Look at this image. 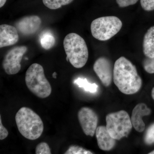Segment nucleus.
<instances>
[{"label": "nucleus", "mask_w": 154, "mask_h": 154, "mask_svg": "<svg viewBox=\"0 0 154 154\" xmlns=\"http://www.w3.org/2000/svg\"><path fill=\"white\" fill-rule=\"evenodd\" d=\"M74 83L76 84L80 88H82L86 92L91 93H96L98 91V86L95 83L91 84L89 83L86 79L79 78L74 81Z\"/></svg>", "instance_id": "nucleus-16"}, {"label": "nucleus", "mask_w": 154, "mask_h": 154, "mask_svg": "<svg viewBox=\"0 0 154 154\" xmlns=\"http://www.w3.org/2000/svg\"><path fill=\"white\" fill-rule=\"evenodd\" d=\"M138 1L139 0H116V2L119 7L125 8L135 5Z\"/></svg>", "instance_id": "nucleus-23"}, {"label": "nucleus", "mask_w": 154, "mask_h": 154, "mask_svg": "<svg viewBox=\"0 0 154 154\" xmlns=\"http://www.w3.org/2000/svg\"><path fill=\"white\" fill-rule=\"evenodd\" d=\"M8 130L3 126L1 116H0V140H3L5 139L8 135Z\"/></svg>", "instance_id": "nucleus-24"}, {"label": "nucleus", "mask_w": 154, "mask_h": 154, "mask_svg": "<svg viewBox=\"0 0 154 154\" xmlns=\"http://www.w3.org/2000/svg\"><path fill=\"white\" fill-rule=\"evenodd\" d=\"M143 48L146 57L154 58V26L149 28L145 34Z\"/></svg>", "instance_id": "nucleus-14"}, {"label": "nucleus", "mask_w": 154, "mask_h": 154, "mask_svg": "<svg viewBox=\"0 0 154 154\" xmlns=\"http://www.w3.org/2000/svg\"><path fill=\"white\" fill-rule=\"evenodd\" d=\"M96 134L98 145L101 149L109 151L114 147L116 140L110 135L106 126L98 127Z\"/></svg>", "instance_id": "nucleus-13"}, {"label": "nucleus", "mask_w": 154, "mask_h": 154, "mask_svg": "<svg viewBox=\"0 0 154 154\" xmlns=\"http://www.w3.org/2000/svg\"><path fill=\"white\" fill-rule=\"evenodd\" d=\"M113 69L110 61L107 58L100 57L95 61L94 70L103 85L108 87L113 79Z\"/></svg>", "instance_id": "nucleus-9"}, {"label": "nucleus", "mask_w": 154, "mask_h": 154, "mask_svg": "<svg viewBox=\"0 0 154 154\" xmlns=\"http://www.w3.org/2000/svg\"><path fill=\"white\" fill-rule=\"evenodd\" d=\"M140 4L144 11H150L154 10V0H140Z\"/></svg>", "instance_id": "nucleus-22"}, {"label": "nucleus", "mask_w": 154, "mask_h": 154, "mask_svg": "<svg viewBox=\"0 0 154 154\" xmlns=\"http://www.w3.org/2000/svg\"><path fill=\"white\" fill-rule=\"evenodd\" d=\"M41 19L35 15L23 17L16 23V28L21 34L25 36L33 35L40 28Z\"/></svg>", "instance_id": "nucleus-10"}, {"label": "nucleus", "mask_w": 154, "mask_h": 154, "mask_svg": "<svg viewBox=\"0 0 154 154\" xmlns=\"http://www.w3.org/2000/svg\"><path fill=\"white\" fill-rule=\"evenodd\" d=\"M149 154H154V150L153 151L150 152V153H149Z\"/></svg>", "instance_id": "nucleus-28"}, {"label": "nucleus", "mask_w": 154, "mask_h": 154, "mask_svg": "<svg viewBox=\"0 0 154 154\" xmlns=\"http://www.w3.org/2000/svg\"><path fill=\"white\" fill-rule=\"evenodd\" d=\"M57 75V73L56 72H54L52 74V76L53 77V78H54V79H56Z\"/></svg>", "instance_id": "nucleus-26"}, {"label": "nucleus", "mask_w": 154, "mask_h": 154, "mask_svg": "<svg viewBox=\"0 0 154 154\" xmlns=\"http://www.w3.org/2000/svg\"><path fill=\"white\" fill-rule=\"evenodd\" d=\"M144 142L146 144L154 143V123L147 130L144 136Z\"/></svg>", "instance_id": "nucleus-19"}, {"label": "nucleus", "mask_w": 154, "mask_h": 154, "mask_svg": "<svg viewBox=\"0 0 154 154\" xmlns=\"http://www.w3.org/2000/svg\"><path fill=\"white\" fill-rule=\"evenodd\" d=\"M25 80L28 89L38 98L44 99L51 94L52 88L41 65L35 63L30 65L26 71Z\"/></svg>", "instance_id": "nucleus-4"}, {"label": "nucleus", "mask_w": 154, "mask_h": 154, "mask_svg": "<svg viewBox=\"0 0 154 154\" xmlns=\"http://www.w3.org/2000/svg\"><path fill=\"white\" fill-rule=\"evenodd\" d=\"M7 0H0V8H2L5 5Z\"/></svg>", "instance_id": "nucleus-25"}, {"label": "nucleus", "mask_w": 154, "mask_h": 154, "mask_svg": "<svg viewBox=\"0 0 154 154\" xmlns=\"http://www.w3.org/2000/svg\"><path fill=\"white\" fill-rule=\"evenodd\" d=\"M15 120L19 132L27 139L35 140L43 132L44 125L41 118L29 107H21L16 114Z\"/></svg>", "instance_id": "nucleus-2"}, {"label": "nucleus", "mask_w": 154, "mask_h": 154, "mask_svg": "<svg viewBox=\"0 0 154 154\" xmlns=\"http://www.w3.org/2000/svg\"><path fill=\"white\" fill-rule=\"evenodd\" d=\"M143 65L146 72L150 74L154 73V58L146 57L143 61Z\"/></svg>", "instance_id": "nucleus-20"}, {"label": "nucleus", "mask_w": 154, "mask_h": 154, "mask_svg": "<svg viewBox=\"0 0 154 154\" xmlns=\"http://www.w3.org/2000/svg\"><path fill=\"white\" fill-rule=\"evenodd\" d=\"M151 112L150 109L144 103L137 104L134 108L131 119L133 126L138 132H142L144 130L145 125L143 117L149 115Z\"/></svg>", "instance_id": "nucleus-12"}, {"label": "nucleus", "mask_w": 154, "mask_h": 154, "mask_svg": "<svg viewBox=\"0 0 154 154\" xmlns=\"http://www.w3.org/2000/svg\"><path fill=\"white\" fill-rule=\"evenodd\" d=\"M106 121V127L108 132L117 140L127 137L132 129L131 119L128 113L125 110L107 114Z\"/></svg>", "instance_id": "nucleus-6"}, {"label": "nucleus", "mask_w": 154, "mask_h": 154, "mask_svg": "<svg viewBox=\"0 0 154 154\" xmlns=\"http://www.w3.org/2000/svg\"><path fill=\"white\" fill-rule=\"evenodd\" d=\"M113 80L119 90L127 95L137 93L142 85L135 66L124 57L119 58L114 63Z\"/></svg>", "instance_id": "nucleus-1"}, {"label": "nucleus", "mask_w": 154, "mask_h": 154, "mask_svg": "<svg viewBox=\"0 0 154 154\" xmlns=\"http://www.w3.org/2000/svg\"><path fill=\"white\" fill-rule=\"evenodd\" d=\"M74 0H42L45 7L51 10H56L62 6L71 4Z\"/></svg>", "instance_id": "nucleus-17"}, {"label": "nucleus", "mask_w": 154, "mask_h": 154, "mask_svg": "<svg viewBox=\"0 0 154 154\" xmlns=\"http://www.w3.org/2000/svg\"><path fill=\"white\" fill-rule=\"evenodd\" d=\"M19 40V35L17 28L12 25H0V48L14 45Z\"/></svg>", "instance_id": "nucleus-11"}, {"label": "nucleus", "mask_w": 154, "mask_h": 154, "mask_svg": "<svg viewBox=\"0 0 154 154\" xmlns=\"http://www.w3.org/2000/svg\"><path fill=\"white\" fill-rule=\"evenodd\" d=\"M152 99L154 100V88H153L152 91Z\"/></svg>", "instance_id": "nucleus-27"}, {"label": "nucleus", "mask_w": 154, "mask_h": 154, "mask_svg": "<svg viewBox=\"0 0 154 154\" xmlns=\"http://www.w3.org/2000/svg\"><path fill=\"white\" fill-rule=\"evenodd\" d=\"M66 60L76 68L85 65L88 59V46L84 38L77 33L67 34L63 40Z\"/></svg>", "instance_id": "nucleus-3"}, {"label": "nucleus", "mask_w": 154, "mask_h": 154, "mask_svg": "<svg viewBox=\"0 0 154 154\" xmlns=\"http://www.w3.org/2000/svg\"><path fill=\"white\" fill-rule=\"evenodd\" d=\"M78 116L85 134L94 136L97 129L99 119L96 112L89 107H83L79 110Z\"/></svg>", "instance_id": "nucleus-8"}, {"label": "nucleus", "mask_w": 154, "mask_h": 154, "mask_svg": "<svg viewBox=\"0 0 154 154\" xmlns=\"http://www.w3.org/2000/svg\"><path fill=\"white\" fill-rule=\"evenodd\" d=\"M27 50L25 46H16L6 53L3 60L2 66L7 74L15 75L20 71L21 61Z\"/></svg>", "instance_id": "nucleus-7"}, {"label": "nucleus", "mask_w": 154, "mask_h": 154, "mask_svg": "<svg viewBox=\"0 0 154 154\" xmlns=\"http://www.w3.org/2000/svg\"><path fill=\"white\" fill-rule=\"evenodd\" d=\"M122 26V22L118 17L114 16L99 17L91 23V33L96 39L106 41L116 35L121 30Z\"/></svg>", "instance_id": "nucleus-5"}, {"label": "nucleus", "mask_w": 154, "mask_h": 154, "mask_svg": "<svg viewBox=\"0 0 154 154\" xmlns=\"http://www.w3.org/2000/svg\"><path fill=\"white\" fill-rule=\"evenodd\" d=\"M40 42L42 47L45 50L52 48L55 43V38L52 33L45 31L42 33L40 37Z\"/></svg>", "instance_id": "nucleus-15"}, {"label": "nucleus", "mask_w": 154, "mask_h": 154, "mask_svg": "<svg viewBox=\"0 0 154 154\" xmlns=\"http://www.w3.org/2000/svg\"><path fill=\"white\" fill-rule=\"evenodd\" d=\"M65 154H92L91 151L87 150L78 146H72L69 147Z\"/></svg>", "instance_id": "nucleus-18"}, {"label": "nucleus", "mask_w": 154, "mask_h": 154, "mask_svg": "<svg viewBox=\"0 0 154 154\" xmlns=\"http://www.w3.org/2000/svg\"><path fill=\"white\" fill-rule=\"evenodd\" d=\"M36 154H51V149L49 146L46 143L42 142L38 144L35 149Z\"/></svg>", "instance_id": "nucleus-21"}]
</instances>
